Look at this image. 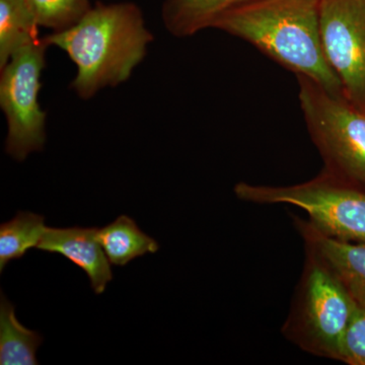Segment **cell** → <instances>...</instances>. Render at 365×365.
<instances>
[{
    "instance_id": "6da1fadb",
    "label": "cell",
    "mask_w": 365,
    "mask_h": 365,
    "mask_svg": "<svg viewBox=\"0 0 365 365\" xmlns=\"http://www.w3.org/2000/svg\"><path fill=\"white\" fill-rule=\"evenodd\" d=\"M213 28L247 41L297 74L343 93L319 33V0H253L222 16Z\"/></svg>"
},
{
    "instance_id": "7a4b0ae2",
    "label": "cell",
    "mask_w": 365,
    "mask_h": 365,
    "mask_svg": "<svg viewBox=\"0 0 365 365\" xmlns=\"http://www.w3.org/2000/svg\"><path fill=\"white\" fill-rule=\"evenodd\" d=\"M151 40L140 9L132 4H98L76 25L44 38L46 44L64 50L78 66L72 88L86 100L130 78Z\"/></svg>"
},
{
    "instance_id": "3957f363",
    "label": "cell",
    "mask_w": 365,
    "mask_h": 365,
    "mask_svg": "<svg viewBox=\"0 0 365 365\" xmlns=\"http://www.w3.org/2000/svg\"><path fill=\"white\" fill-rule=\"evenodd\" d=\"M355 304L332 269L306 252V262L282 334L300 349L342 362Z\"/></svg>"
},
{
    "instance_id": "277c9868",
    "label": "cell",
    "mask_w": 365,
    "mask_h": 365,
    "mask_svg": "<svg viewBox=\"0 0 365 365\" xmlns=\"http://www.w3.org/2000/svg\"><path fill=\"white\" fill-rule=\"evenodd\" d=\"M300 108L323 169L365 192V110L343 93L297 74Z\"/></svg>"
},
{
    "instance_id": "5b68a950",
    "label": "cell",
    "mask_w": 365,
    "mask_h": 365,
    "mask_svg": "<svg viewBox=\"0 0 365 365\" xmlns=\"http://www.w3.org/2000/svg\"><path fill=\"white\" fill-rule=\"evenodd\" d=\"M237 198L246 202L287 204L302 209L309 222L341 241L365 242V192L350 186L325 170L309 181L290 186H265L240 182Z\"/></svg>"
},
{
    "instance_id": "8992f818",
    "label": "cell",
    "mask_w": 365,
    "mask_h": 365,
    "mask_svg": "<svg viewBox=\"0 0 365 365\" xmlns=\"http://www.w3.org/2000/svg\"><path fill=\"white\" fill-rule=\"evenodd\" d=\"M47 46L44 39L26 45L1 68L0 106L9 124L6 151L19 162L44 148L46 113L38 95Z\"/></svg>"
},
{
    "instance_id": "52a82bcc",
    "label": "cell",
    "mask_w": 365,
    "mask_h": 365,
    "mask_svg": "<svg viewBox=\"0 0 365 365\" xmlns=\"http://www.w3.org/2000/svg\"><path fill=\"white\" fill-rule=\"evenodd\" d=\"M319 33L344 95L365 110V0H319Z\"/></svg>"
},
{
    "instance_id": "ba28073f",
    "label": "cell",
    "mask_w": 365,
    "mask_h": 365,
    "mask_svg": "<svg viewBox=\"0 0 365 365\" xmlns=\"http://www.w3.org/2000/svg\"><path fill=\"white\" fill-rule=\"evenodd\" d=\"M294 222L306 252L314 254L332 269L354 302L365 307V242L335 239L297 216H294Z\"/></svg>"
},
{
    "instance_id": "9c48e42d",
    "label": "cell",
    "mask_w": 365,
    "mask_h": 365,
    "mask_svg": "<svg viewBox=\"0 0 365 365\" xmlns=\"http://www.w3.org/2000/svg\"><path fill=\"white\" fill-rule=\"evenodd\" d=\"M98 227H47L37 250L66 257L88 275L96 294H104L113 279L109 259L98 239Z\"/></svg>"
},
{
    "instance_id": "30bf717a",
    "label": "cell",
    "mask_w": 365,
    "mask_h": 365,
    "mask_svg": "<svg viewBox=\"0 0 365 365\" xmlns=\"http://www.w3.org/2000/svg\"><path fill=\"white\" fill-rule=\"evenodd\" d=\"M253 0H165L163 18L165 28L176 37L195 35L213 28L228 11Z\"/></svg>"
},
{
    "instance_id": "8fae6325",
    "label": "cell",
    "mask_w": 365,
    "mask_h": 365,
    "mask_svg": "<svg viewBox=\"0 0 365 365\" xmlns=\"http://www.w3.org/2000/svg\"><path fill=\"white\" fill-rule=\"evenodd\" d=\"M98 239L110 263L120 267L160 250L157 241L143 232L135 220L127 215L119 216L115 222L98 228Z\"/></svg>"
},
{
    "instance_id": "7c38bea8",
    "label": "cell",
    "mask_w": 365,
    "mask_h": 365,
    "mask_svg": "<svg viewBox=\"0 0 365 365\" xmlns=\"http://www.w3.org/2000/svg\"><path fill=\"white\" fill-rule=\"evenodd\" d=\"M43 343L40 333L21 325L14 306L4 292L0 297V364H39L36 353Z\"/></svg>"
},
{
    "instance_id": "4fadbf2b",
    "label": "cell",
    "mask_w": 365,
    "mask_h": 365,
    "mask_svg": "<svg viewBox=\"0 0 365 365\" xmlns=\"http://www.w3.org/2000/svg\"><path fill=\"white\" fill-rule=\"evenodd\" d=\"M37 21L26 0H0V67L14 53L39 41Z\"/></svg>"
},
{
    "instance_id": "5bb4252c",
    "label": "cell",
    "mask_w": 365,
    "mask_h": 365,
    "mask_svg": "<svg viewBox=\"0 0 365 365\" xmlns=\"http://www.w3.org/2000/svg\"><path fill=\"white\" fill-rule=\"evenodd\" d=\"M48 227L45 217L30 211H20L13 220L0 225V271L9 262L19 260L37 248Z\"/></svg>"
},
{
    "instance_id": "9a60e30c",
    "label": "cell",
    "mask_w": 365,
    "mask_h": 365,
    "mask_svg": "<svg viewBox=\"0 0 365 365\" xmlns=\"http://www.w3.org/2000/svg\"><path fill=\"white\" fill-rule=\"evenodd\" d=\"M39 26L55 32L78 23L91 9L88 0H26Z\"/></svg>"
},
{
    "instance_id": "2e32d148",
    "label": "cell",
    "mask_w": 365,
    "mask_h": 365,
    "mask_svg": "<svg viewBox=\"0 0 365 365\" xmlns=\"http://www.w3.org/2000/svg\"><path fill=\"white\" fill-rule=\"evenodd\" d=\"M342 362L365 365V307L357 304L343 343Z\"/></svg>"
}]
</instances>
